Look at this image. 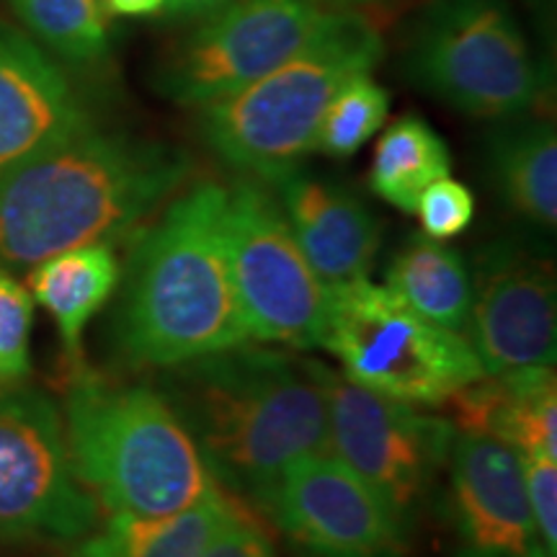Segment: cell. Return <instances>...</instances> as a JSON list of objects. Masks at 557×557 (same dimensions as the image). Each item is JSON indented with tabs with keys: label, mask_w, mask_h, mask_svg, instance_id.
<instances>
[{
	"label": "cell",
	"mask_w": 557,
	"mask_h": 557,
	"mask_svg": "<svg viewBox=\"0 0 557 557\" xmlns=\"http://www.w3.org/2000/svg\"><path fill=\"white\" fill-rule=\"evenodd\" d=\"M41 45L62 60L90 65L109 52V24L101 0H9Z\"/></svg>",
	"instance_id": "603a6c76"
},
{
	"label": "cell",
	"mask_w": 557,
	"mask_h": 557,
	"mask_svg": "<svg viewBox=\"0 0 557 557\" xmlns=\"http://www.w3.org/2000/svg\"><path fill=\"white\" fill-rule=\"evenodd\" d=\"M534 524L549 557H557V457H519Z\"/></svg>",
	"instance_id": "4316f807"
},
{
	"label": "cell",
	"mask_w": 557,
	"mask_h": 557,
	"mask_svg": "<svg viewBox=\"0 0 557 557\" xmlns=\"http://www.w3.org/2000/svg\"><path fill=\"white\" fill-rule=\"evenodd\" d=\"M331 9H344V11H359L361 5H374L382 3V0H325Z\"/></svg>",
	"instance_id": "4dcf8cb0"
},
{
	"label": "cell",
	"mask_w": 557,
	"mask_h": 557,
	"mask_svg": "<svg viewBox=\"0 0 557 557\" xmlns=\"http://www.w3.org/2000/svg\"><path fill=\"white\" fill-rule=\"evenodd\" d=\"M225 3L227 0H165V11L176 18H205Z\"/></svg>",
	"instance_id": "f546056e"
},
{
	"label": "cell",
	"mask_w": 557,
	"mask_h": 557,
	"mask_svg": "<svg viewBox=\"0 0 557 557\" xmlns=\"http://www.w3.org/2000/svg\"><path fill=\"white\" fill-rule=\"evenodd\" d=\"M487 171L504 205L529 225H557V135L545 116L496 122L487 135Z\"/></svg>",
	"instance_id": "ac0fdd59"
},
{
	"label": "cell",
	"mask_w": 557,
	"mask_h": 557,
	"mask_svg": "<svg viewBox=\"0 0 557 557\" xmlns=\"http://www.w3.org/2000/svg\"><path fill=\"white\" fill-rule=\"evenodd\" d=\"M271 189L282 201L305 259L323 284L331 287L372 274L382 222L357 194L299 169L271 181Z\"/></svg>",
	"instance_id": "2e32d148"
},
{
	"label": "cell",
	"mask_w": 557,
	"mask_h": 557,
	"mask_svg": "<svg viewBox=\"0 0 557 557\" xmlns=\"http://www.w3.org/2000/svg\"><path fill=\"white\" fill-rule=\"evenodd\" d=\"M329 451L357 472L408 529L434 504L457 429L323 367Z\"/></svg>",
	"instance_id": "9c48e42d"
},
{
	"label": "cell",
	"mask_w": 557,
	"mask_h": 557,
	"mask_svg": "<svg viewBox=\"0 0 557 557\" xmlns=\"http://www.w3.org/2000/svg\"><path fill=\"white\" fill-rule=\"evenodd\" d=\"M444 403L449 406V421L462 434L498 438L519 457H557V382L553 367L483 374Z\"/></svg>",
	"instance_id": "e0dca14e"
},
{
	"label": "cell",
	"mask_w": 557,
	"mask_h": 557,
	"mask_svg": "<svg viewBox=\"0 0 557 557\" xmlns=\"http://www.w3.org/2000/svg\"><path fill=\"white\" fill-rule=\"evenodd\" d=\"M382 58L377 26L361 11H336L287 62L199 107L201 143L233 171L271 184L315 152L320 122L338 90Z\"/></svg>",
	"instance_id": "5b68a950"
},
{
	"label": "cell",
	"mask_w": 557,
	"mask_h": 557,
	"mask_svg": "<svg viewBox=\"0 0 557 557\" xmlns=\"http://www.w3.org/2000/svg\"><path fill=\"white\" fill-rule=\"evenodd\" d=\"M62 423L75 475L107 513L171 517L220 487L158 387L81 374Z\"/></svg>",
	"instance_id": "277c9868"
},
{
	"label": "cell",
	"mask_w": 557,
	"mask_h": 557,
	"mask_svg": "<svg viewBox=\"0 0 557 557\" xmlns=\"http://www.w3.org/2000/svg\"><path fill=\"white\" fill-rule=\"evenodd\" d=\"M387 289L431 323L465 336L470 323V269L459 250L429 235H413L387 267Z\"/></svg>",
	"instance_id": "44dd1931"
},
{
	"label": "cell",
	"mask_w": 557,
	"mask_h": 557,
	"mask_svg": "<svg viewBox=\"0 0 557 557\" xmlns=\"http://www.w3.org/2000/svg\"><path fill=\"white\" fill-rule=\"evenodd\" d=\"M323 348L341 359L348 380L410 406H442L485 374L470 341L369 278L329 287Z\"/></svg>",
	"instance_id": "52a82bcc"
},
{
	"label": "cell",
	"mask_w": 557,
	"mask_h": 557,
	"mask_svg": "<svg viewBox=\"0 0 557 557\" xmlns=\"http://www.w3.org/2000/svg\"><path fill=\"white\" fill-rule=\"evenodd\" d=\"M336 11L325 0H227L160 58L158 94L189 109L225 99L297 54Z\"/></svg>",
	"instance_id": "30bf717a"
},
{
	"label": "cell",
	"mask_w": 557,
	"mask_h": 557,
	"mask_svg": "<svg viewBox=\"0 0 557 557\" xmlns=\"http://www.w3.org/2000/svg\"><path fill=\"white\" fill-rule=\"evenodd\" d=\"M413 214L421 220L423 235L434 240H449L470 227L475 218V197L465 184L444 176L421 194Z\"/></svg>",
	"instance_id": "484cf974"
},
{
	"label": "cell",
	"mask_w": 557,
	"mask_h": 557,
	"mask_svg": "<svg viewBox=\"0 0 557 557\" xmlns=\"http://www.w3.org/2000/svg\"><path fill=\"white\" fill-rule=\"evenodd\" d=\"M235 508L218 487L201 504L171 517L107 513L101 527L75 540L73 557H201Z\"/></svg>",
	"instance_id": "d6986e66"
},
{
	"label": "cell",
	"mask_w": 557,
	"mask_h": 557,
	"mask_svg": "<svg viewBox=\"0 0 557 557\" xmlns=\"http://www.w3.org/2000/svg\"><path fill=\"white\" fill-rule=\"evenodd\" d=\"M447 511L457 557H549L529 506L521 459L498 438L455 436Z\"/></svg>",
	"instance_id": "5bb4252c"
},
{
	"label": "cell",
	"mask_w": 557,
	"mask_h": 557,
	"mask_svg": "<svg viewBox=\"0 0 557 557\" xmlns=\"http://www.w3.org/2000/svg\"><path fill=\"white\" fill-rule=\"evenodd\" d=\"M120 278L122 267L111 243L62 250L32 267V297L54 318L70 359H81L83 331L114 295Z\"/></svg>",
	"instance_id": "ffe728a7"
},
{
	"label": "cell",
	"mask_w": 557,
	"mask_h": 557,
	"mask_svg": "<svg viewBox=\"0 0 557 557\" xmlns=\"http://www.w3.org/2000/svg\"><path fill=\"white\" fill-rule=\"evenodd\" d=\"M447 143L426 120L406 114L380 137L369 169V189L400 212L413 214L421 194L438 178L449 176Z\"/></svg>",
	"instance_id": "7402d4cb"
},
{
	"label": "cell",
	"mask_w": 557,
	"mask_h": 557,
	"mask_svg": "<svg viewBox=\"0 0 557 557\" xmlns=\"http://www.w3.org/2000/svg\"><path fill=\"white\" fill-rule=\"evenodd\" d=\"M191 176L173 145L86 127L0 173V267L137 233Z\"/></svg>",
	"instance_id": "7a4b0ae2"
},
{
	"label": "cell",
	"mask_w": 557,
	"mask_h": 557,
	"mask_svg": "<svg viewBox=\"0 0 557 557\" xmlns=\"http://www.w3.org/2000/svg\"><path fill=\"white\" fill-rule=\"evenodd\" d=\"M323 367L240 344L160 369L158 389L218 485L263 506L292 465L329 451Z\"/></svg>",
	"instance_id": "6da1fadb"
},
{
	"label": "cell",
	"mask_w": 557,
	"mask_h": 557,
	"mask_svg": "<svg viewBox=\"0 0 557 557\" xmlns=\"http://www.w3.org/2000/svg\"><path fill=\"white\" fill-rule=\"evenodd\" d=\"M470 346L485 374L555 367L557 289L545 256L517 240H493L470 271Z\"/></svg>",
	"instance_id": "4fadbf2b"
},
{
	"label": "cell",
	"mask_w": 557,
	"mask_h": 557,
	"mask_svg": "<svg viewBox=\"0 0 557 557\" xmlns=\"http://www.w3.org/2000/svg\"><path fill=\"white\" fill-rule=\"evenodd\" d=\"M201 557H276V553L267 534L235 508L233 517L214 534Z\"/></svg>",
	"instance_id": "83f0119b"
},
{
	"label": "cell",
	"mask_w": 557,
	"mask_h": 557,
	"mask_svg": "<svg viewBox=\"0 0 557 557\" xmlns=\"http://www.w3.org/2000/svg\"><path fill=\"white\" fill-rule=\"evenodd\" d=\"M261 508L308 557H403L408 549L410 529L331 451L292 465Z\"/></svg>",
	"instance_id": "7c38bea8"
},
{
	"label": "cell",
	"mask_w": 557,
	"mask_h": 557,
	"mask_svg": "<svg viewBox=\"0 0 557 557\" xmlns=\"http://www.w3.org/2000/svg\"><path fill=\"white\" fill-rule=\"evenodd\" d=\"M96 524L58 406L39 389L0 387V542H75Z\"/></svg>",
	"instance_id": "8fae6325"
},
{
	"label": "cell",
	"mask_w": 557,
	"mask_h": 557,
	"mask_svg": "<svg viewBox=\"0 0 557 557\" xmlns=\"http://www.w3.org/2000/svg\"><path fill=\"white\" fill-rule=\"evenodd\" d=\"M32 292L0 267V387H16L32 372Z\"/></svg>",
	"instance_id": "d4e9b609"
},
{
	"label": "cell",
	"mask_w": 557,
	"mask_h": 557,
	"mask_svg": "<svg viewBox=\"0 0 557 557\" xmlns=\"http://www.w3.org/2000/svg\"><path fill=\"white\" fill-rule=\"evenodd\" d=\"M225 189L230 276L248 336L295 351L323 346L329 284L305 259L276 191L243 173Z\"/></svg>",
	"instance_id": "ba28073f"
},
{
	"label": "cell",
	"mask_w": 557,
	"mask_h": 557,
	"mask_svg": "<svg viewBox=\"0 0 557 557\" xmlns=\"http://www.w3.org/2000/svg\"><path fill=\"white\" fill-rule=\"evenodd\" d=\"M225 205V186L201 181L139 230L114 320L127 364L169 369L250 338L230 276Z\"/></svg>",
	"instance_id": "3957f363"
},
{
	"label": "cell",
	"mask_w": 557,
	"mask_h": 557,
	"mask_svg": "<svg viewBox=\"0 0 557 557\" xmlns=\"http://www.w3.org/2000/svg\"><path fill=\"white\" fill-rule=\"evenodd\" d=\"M389 111V94L372 73L357 75L338 90L320 122L315 152L344 160L357 156L382 129Z\"/></svg>",
	"instance_id": "cb8c5ba5"
},
{
	"label": "cell",
	"mask_w": 557,
	"mask_h": 557,
	"mask_svg": "<svg viewBox=\"0 0 557 557\" xmlns=\"http://www.w3.org/2000/svg\"><path fill=\"white\" fill-rule=\"evenodd\" d=\"M103 11L124 18H145L156 16L165 9V0H101Z\"/></svg>",
	"instance_id": "f1b7e54d"
},
{
	"label": "cell",
	"mask_w": 557,
	"mask_h": 557,
	"mask_svg": "<svg viewBox=\"0 0 557 557\" xmlns=\"http://www.w3.org/2000/svg\"><path fill=\"white\" fill-rule=\"evenodd\" d=\"M406 75L475 120L529 114L545 96V73L506 0H431L410 29Z\"/></svg>",
	"instance_id": "8992f818"
},
{
	"label": "cell",
	"mask_w": 557,
	"mask_h": 557,
	"mask_svg": "<svg viewBox=\"0 0 557 557\" xmlns=\"http://www.w3.org/2000/svg\"><path fill=\"white\" fill-rule=\"evenodd\" d=\"M86 127V109L58 62L0 24V173Z\"/></svg>",
	"instance_id": "9a60e30c"
}]
</instances>
